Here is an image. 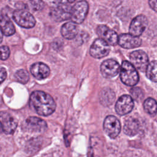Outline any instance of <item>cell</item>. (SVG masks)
<instances>
[{"instance_id":"cell-26","label":"cell","mask_w":157,"mask_h":157,"mask_svg":"<svg viewBox=\"0 0 157 157\" xmlns=\"http://www.w3.org/2000/svg\"><path fill=\"white\" fill-rule=\"evenodd\" d=\"M131 93L136 99H141L143 97V93L139 88H133L131 90Z\"/></svg>"},{"instance_id":"cell-7","label":"cell","mask_w":157,"mask_h":157,"mask_svg":"<svg viewBox=\"0 0 157 157\" xmlns=\"http://www.w3.org/2000/svg\"><path fill=\"white\" fill-rule=\"evenodd\" d=\"M110 52L109 45L101 39H96L90 50V55L95 58H101L107 56Z\"/></svg>"},{"instance_id":"cell-24","label":"cell","mask_w":157,"mask_h":157,"mask_svg":"<svg viewBox=\"0 0 157 157\" xmlns=\"http://www.w3.org/2000/svg\"><path fill=\"white\" fill-rule=\"evenodd\" d=\"M29 3L31 8L35 11L41 10L45 6V4L42 0H31Z\"/></svg>"},{"instance_id":"cell-12","label":"cell","mask_w":157,"mask_h":157,"mask_svg":"<svg viewBox=\"0 0 157 157\" xmlns=\"http://www.w3.org/2000/svg\"><path fill=\"white\" fill-rule=\"evenodd\" d=\"M134 107V101L131 96L129 95L121 96L115 104V110L120 115H124L129 113Z\"/></svg>"},{"instance_id":"cell-1","label":"cell","mask_w":157,"mask_h":157,"mask_svg":"<svg viewBox=\"0 0 157 157\" xmlns=\"http://www.w3.org/2000/svg\"><path fill=\"white\" fill-rule=\"evenodd\" d=\"M29 105L31 109L42 116L50 115L56 109V104L53 98L42 91H36L31 93Z\"/></svg>"},{"instance_id":"cell-18","label":"cell","mask_w":157,"mask_h":157,"mask_svg":"<svg viewBox=\"0 0 157 157\" xmlns=\"http://www.w3.org/2000/svg\"><path fill=\"white\" fill-rule=\"evenodd\" d=\"M0 29L4 35L9 36L15 33V28L12 21L6 15L0 16Z\"/></svg>"},{"instance_id":"cell-10","label":"cell","mask_w":157,"mask_h":157,"mask_svg":"<svg viewBox=\"0 0 157 157\" xmlns=\"http://www.w3.org/2000/svg\"><path fill=\"white\" fill-rule=\"evenodd\" d=\"M71 6L66 3L59 4L51 12L52 17L56 21H63L71 18Z\"/></svg>"},{"instance_id":"cell-17","label":"cell","mask_w":157,"mask_h":157,"mask_svg":"<svg viewBox=\"0 0 157 157\" xmlns=\"http://www.w3.org/2000/svg\"><path fill=\"white\" fill-rule=\"evenodd\" d=\"M78 28L74 22H67L64 24L61 28V33L66 39H72L78 34Z\"/></svg>"},{"instance_id":"cell-27","label":"cell","mask_w":157,"mask_h":157,"mask_svg":"<svg viewBox=\"0 0 157 157\" xmlns=\"http://www.w3.org/2000/svg\"><path fill=\"white\" fill-rule=\"evenodd\" d=\"M7 72L4 67L0 68V83H1L6 78Z\"/></svg>"},{"instance_id":"cell-11","label":"cell","mask_w":157,"mask_h":157,"mask_svg":"<svg viewBox=\"0 0 157 157\" xmlns=\"http://www.w3.org/2000/svg\"><path fill=\"white\" fill-rule=\"evenodd\" d=\"M148 25V20L146 17L139 15L136 17L131 21L129 26V34L136 37L140 36L145 31Z\"/></svg>"},{"instance_id":"cell-9","label":"cell","mask_w":157,"mask_h":157,"mask_svg":"<svg viewBox=\"0 0 157 157\" xmlns=\"http://www.w3.org/2000/svg\"><path fill=\"white\" fill-rule=\"evenodd\" d=\"M101 74L105 78L114 77L118 74L120 70V64L117 61L112 59L104 61L100 67Z\"/></svg>"},{"instance_id":"cell-28","label":"cell","mask_w":157,"mask_h":157,"mask_svg":"<svg viewBox=\"0 0 157 157\" xmlns=\"http://www.w3.org/2000/svg\"><path fill=\"white\" fill-rule=\"evenodd\" d=\"M148 4L150 7L157 12V0H148Z\"/></svg>"},{"instance_id":"cell-19","label":"cell","mask_w":157,"mask_h":157,"mask_svg":"<svg viewBox=\"0 0 157 157\" xmlns=\"http://www.w3.org/2000/svg\"><path fill=\"white\" fill-rule=\"evenodd\" d=\"M139 128L140 123L139 121L135 118H130L124 122L123 130L126 134L132 136L139 132Z\"/></svg>"},{"instance_id":"cell-21","label":"cell","mask_w":157,"mask_h":157,"mask_svg":"<svg viewBox=\"0 0 157 157\" xmlns=\"http://www.w3.org/2000/svg\"><path fill=\"white\" fill-rule=\"evenodd\" d=\"M147 77L153 82H157V61L148 63L145 70Z\"/></svg>"},{"instance_id":"cell-23","label":"cell","mask_w":157,"mask_h":157,"mask_svg":"<svg viewBox=\"0 0 157 157\" xmlns=\"http://www.w3.org/2000/svg\"><path fill=\"white\" fill-rule=\"evenodd\" d=\"M14 77L17 81L23 84L26 83L29 79L28 72L24 69H20L17 71L15 72Z\"/></svg>"},{"instance_id":"cell-32","label":"cell","mask_w":157,"mask_h":157,"mask_svg":"<svg viewBox=\"0 0 157 157\" xmlns=\"http://www.w3.org/2000/svg\"><path fill=\"white\" fill-rule=\"evenodd\" d=\"M75 0H67V1L69 2V3H72V2H74Z\"/></svg>"},{"instance_id":"cell-14","label":"cell","mask_w":157,"mask_h":157,"mask_svg":"<svg viewBox=\"0 0 157 157\" xmlns=\"http://www.w3.org/2000/svg\"><path fill=\"white\" fill-rule=\"evenodd\" d=\"M0 123L6 134H12L17 128V120L9 113L0 111Z\"/></svg>"},{"instance_id":"cell-31","label":"cell","mask_w":157,"mask_h":157,"mask_svg":"<svg viewBox=\"0 0 157 157\" xmlns=\"http://www.w3.org/2000/svg\"><path fill=\"white\" fill-rule=\"evenodd\" d=\"M2 131H3L2 127V125H1V123H0V133H1Z\"/></svg>"},{"instance_id":"cell-33","label":"cell","mask_w":157,"mask_h":157,"mask_svg":"<svg viewBox=\"0 0 157 157\" xmlns=\"http://www.w3.org/2000/svg\"><path fill=\"white\" fill-rule=\"evenodd\" d=\"M0 148H1V147H0Z\"/></svg>"},{"instance_id":"cell-8","label":"cell","mask_w":157,"mask_h":157,"mask_svg":"<svg viewBox=\"0 0 157 157\" xmlns=\"http://www.w3.org/2000/svg\"><path fill=\"white\" fill-rule=\"evenodd\" d=\"M96 33L99 37L109 45H115L118 43V36L116 32L105 25H101L97 27Z\"/></svg>"},{"instance_id":"cell-2","label":"cell","mask_w":157,"mask_h":157,"mask_svg":"<svg viewBox=\"0 0 157 157\" xmlns=\"http://www.w3.org/2000/svg\"><path fill=\"white\" fill-rule=\"evenodd\" d=\"M120 78L122 82L128 86H134L138 83L139 75L133 65L124 61L120 67Z\"/></svg>"},{"instance_id":"cell-13","label":"cell","mask_w":157,"mask_h":157,"mask_svg":"<svg viewBox=\"0 0 157 157\" xmlns=\"http://www.w3.org/2000/svg\"><path fill=\"white\" fill-rule=\"evenodd\" d=\"M25 127L30 132H42L45 131L47 126L44 120L36 117H30L26 120Z\"/></svg>"},{"instance_id":"cell-4","label":"cell","mask_w":157,"mask_h":157,"mask_svg":"<svg viewBox=\"0 0 157 157\" xmlns=\"http://www.w3.org/2000/svg\"><path fill=\"white\" fill-rule=\"evenodd\" d=\"M88 4L85 1H80L77 2L71 9V18L72 22L76 24L82 23L88 11Z\"/></svg>"},{"instance_id":"cell-6","label":"cell","mask_w":157,"mask_h":157,"mask_svg":"<svg viewBox=\"0 0 157 157\" xmlns=\"http://www.w3.org/2000/svg\"><path fill=\"white\" fill-rule=\"evenodd\" d=\"M130 63L138 70L144 72L148 64L147 55L142 50H136L130 53Z\"/></svg>"},{"instance_id":"cell-25","label":"cell","mask_w":157,"mask_h":157,"mask_svg":"<svg viewBox=\"0 0 157 157\" xmlns=\"http://www.w3.org/2000/svg\"><path fill=\"white\" fill-rule=\"evenodd\" d=\"M10 55V50L7 46L3 45L0 47V59L6 60Z\"/></svg>"},{"instance_id":"cell-22","label":"cell","mask_w":157,"mask_h":157,"mask_svg":"<svg viewBox=\"0 0 157 157\" xmlns=\"http://www.w3.org/2000/svg\"><path fill=\"white\" fill-rule=\"evenodd\" d=\"M144 108L147 113L153 115L157 112V102L154 99L148 98L144 102Z\"/></svg>"},{"instance_id":"cell-16","label":"cell","mask_w":157,"mask_h":157,"mask_svg":"<svg viewBox=\"0 0 157 157\" xmlns=\"http://www.w3.org/2000/svg\"><path fill=\"white\" fill-rule=\"evenodd\" d=\"M32 75L38 80H42L47 78L50 74L48 66L43 63H36L30 67Z\"/></svg>"},{"instance_id":"cell-29","label":"cell","mask_w":157,"mask_h":157,"mask_svg":"<svg viewBox=\"0 0 157 157\" xmlns=\"http://www.w3.org/2000/svg\"><path fill=\"white\" fill-rule=\"evenodd\" d=\"M47 1L52 4H54L55 6H57L61 3V0H47Z\"/></svg>"},{"instance_id":"cell-15","label":"cell","mask_w":157,"mask_h":157,"mask_svg":"<svg viewBox=\"0 0 157 157\" xmlns=\"http://www.w3.org/2000/svg\"><path fill=\"white\" fill-rule=\"evenodd\" d=\"M118 43L121 47L130 49L139 47L142 40L139 37L134 36L130 34H123L118 37Z\"/></svg>"},{"instance_id":"cell-30","label":"cell","mask_w":157,"mask_h":157,"mask_svg":"<svg viewBox=\"0 0 157 157\" xmlns=\"http://www.w3.org/2000/svg\"><path fill=\"white\" fill-rule=\"evenodd\" d=\"M2 38H3V33H2V31H1V29H0V43L2 42Z\"/></svg>"},{"instance_id":"cell-5","label":"cell","mask_w":157,"mask_h":157,"mask_svg":"<svg viewBox=\"0 0 157 157\" xmlns=\"http://www.w3.org/2000/svg\"><path fill=\"white\" fill-rule=\"evenodd\" d=\"M103 128L105 132L110 138L114 139L119 134L121 129V124L118 119L113 116H107L103 124Z\"/></svg>"},{"instance_id":"cell-3","label":"cell","mask_w":157,"mask_h":157,"mask_svg":"<svg viewBox=\"0 0 157 157\" xmlns=\"http://www.w3.org/2000/svg\"><path fill=\"white\" fill-rule=\"evenodd\" d=\"M13 19L19 26L25 28H31L34 26L36 20L33 15L25 10H15L12 15Z\"/></svg>"},{"instance_id":"cell-20","label":"cell","mask_w":157,"mask_h":157,"mask_svg":"<svg viewBox=\"0 0 157 157\" xmlns=\"http://www.w3.org/2000/svg\"><path fill=\"white\" fill-rule=\"evenodd\" d=\"M115 98L114 92L109 88H105L100 92L99 99L101 104L105 106L112 104Z\"/></svg>"}]
</instances>
